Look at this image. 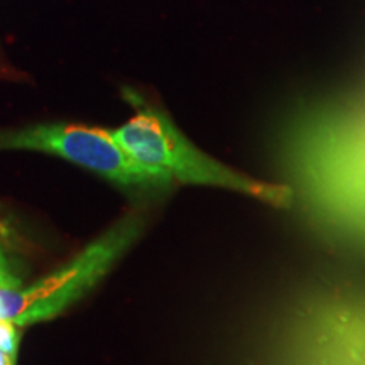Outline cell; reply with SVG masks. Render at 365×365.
<instances>
[{"mask_svg":"<svg viewBox=\"0 0 365 365\" xmlns=\"http://www.w3.org/2000/svg\"><path fill=\"white\" fill-rule=\"evenodd\" d=\"M281 158L308 220L365 247V100L298 113L282 134Z\"/></svg>","mask_w":365,"mask_h":365,"instance_id":"1","label":"cell"},{"mask_svg":"<svg viewBox=\"0 0 365 365\" xmlns=\"http://www.w3.org/2000/svg\"><path fill=\"white\" fill-rule=\"evenodd\" d=\"M122 95L135 115L110 134L144 168L175 182L239 191L272 207L287 208L294 203L293 190L287 185L252 180L200 150L161 107L148 102L139 91L124 88Z\"/></svg>","mask_w":365,"mask_h":365,"instance_id":"2","label":"cell"},{"mask_svg":"<svg viewBox=\"0 0 365 365\" xmlns=\"http://www.w3.org/2000/svg\"><path fill=\"white\" fill-rule=\"evenodd\" d=\"M144 220L127 215L61 269L29 287L0 289V319L24 328L65 312L102 279L140 235Z\"/></svg>","mask_w":365,"mask_h":365,"instance_id":"3","label":"cell"},{"mask_svg":"<svg viewBox=\"0 0 365 365\" xmlns=\"http://www.w3.org/2000/svg\"><path fill=\"white\" fill-rule=\"evenodd\" d=\"M0 150H36L63 158L112 185L137 193H159L175 185L132 159L110 130L80 124H34L0 129Z\"/></svg>","mask_w":365,"mask_h":365,"instance_id":"4","label":"cell"},{"mask_svg":"<svg viewBox=\"0 0 365 365\" xmlns=\"http://www.w3.org/2000/svg\"><path fill=\"white\" fill-rule=\"evenodd\" d=\"M22 279L12 271L7 249L0 244V289H21Z\"/></svg>","mask_w":365,"mask_h":365,"instance_id":"5","label":"cell"},{"mask_svg":"<svg viewBox=\"0 0 365 365\" xmlns=\"http://www.w3.org/2000/svg\"><path fill=\"white\" fill-rule=\"evenodd\" d=\"M0 349L11 355H17L19 349V327L6 319H0Z\"/></svg>","mask_w":365,"mask_h":365,"instance_id":"6","label":"cell"},{"mask_svg":"<svg viewBox=\"0 0 365 365\" xmlns=\"http://www.w3.org/2000/svg\"><path fill=\"white\" fill-rule=\"evenodd\" d=\"M0 244L6 249H21L22 245L19 232L14 228L7 217L2 215V210H0Z\"/></svg>","mask_w":365,"mask_h":365,"instance_id":"7","label":"cell"},{"mask_svg":"<svg viewBox=\"0 0 365 365\" xmlns=\"http://www.w3.org/2000/svg\"><path fill=\"white\" fill-rule=\"evenodd\" d=\"M16 359L17 355H11L6 350L0 349V365H16Z\"/></svg>","mask_w":365,"mask_h":365,"instance_id":"8","label":"cell"}]
</instances>
